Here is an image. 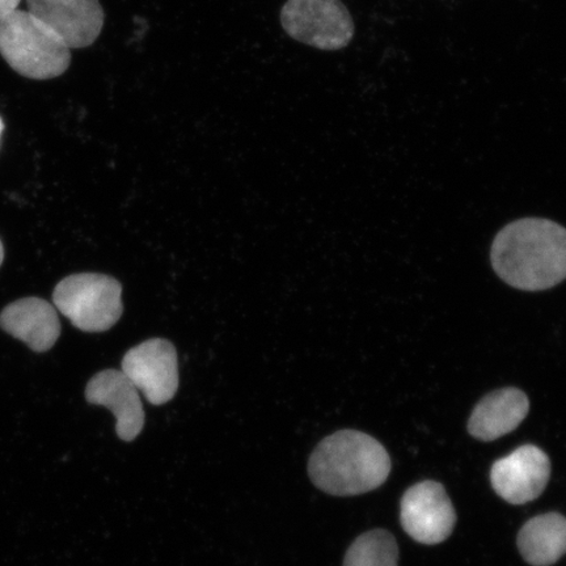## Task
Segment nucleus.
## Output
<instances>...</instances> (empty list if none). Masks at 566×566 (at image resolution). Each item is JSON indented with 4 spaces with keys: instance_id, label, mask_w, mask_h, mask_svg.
<instances>
[{
    "instance_id": "5",
    "label": "nucleus",
    "mask_w": 566,
    "mask_h": 566,
    "mask_svg": "<svg viewBox=\"0 0 566 566\" xmlns=\"http://www.w3.org/2000/svg\"><path fill=\"white\" fill-rule=\"evenodd\" d=\"M281 24L290 38L318 51H342L356 27L342 0H287Z\"/></svg>"
},
{
    "instance_id": "6",
    "label": "nucleus",
    "mask_w": 566,
    "mask_h": 566,
    "mask_svg": "<svg viewBox=\"0 0 566 566\" xmlns=\"http://www.w3.org/2000/svg\"><path fill=\"white\" fill-rule=\"evenodd\" d=\"M400 521L413 541L436 546L449 539L455 527L457 513L444 486L427 480L410 486L402 495Z\"/></svg>"
},
{
    "instance_id": "7",
    "label": "nucleus",
    "mask_w": 566,
    "mask_h": 566,
    "mask_svg": "<svg viewBox=\"0 0 566 566\" xmlns=\"http://www.w3.org/2000/svg\"><path fill=\"white\" fill-rule=\"evenodd\" d=\"M154 406L171 401L179 388V359L172 343L151 338L125 354L123 370Z\"/></svg>"
},
{
    "instance_id": "17",
    "label": "nucleus",
    "mask_w": 566,
    "mask_h": 566,
    "mask_svg": "<svg viewBox=\"0 0 566 566\" xmlns=\"http://www.w3.org/2000/svg\"><path fill=\"white\" fill-rule=\"evenodd\" d=\"M3 127H4V126H3L2 118H0V134H2V132H3Z\"/></svg>"
},
{
    "instance_id": "9",
    "label": "nucleus",
    "mask_w": 566,
    "mask_h": 566,
    "mask_svg": "<svg viewBox=\"0 0 566 566\" xmlns=\"http://www.w3.org/2000/svg\"><path fill=\"white\" fill-rule=\"evenodd\" d=\"M28 12L65 42L70 49L95 44L104 28L98 0H27Z\"/></svg>"
},
{
    "instance_id": "4",
    "label": "nucleus",
    "mask_w": 566,
    "mask_h": 566,
    "mask_svg": "<svg viewBox=\"0 0 566 566\" xmlns=\"http://www.w3.org/2000/svg\"><path fill=\"white\" fill-rule=\"evenodd\" d=\"M53 302L74 327L98 334L116 325L124 313L123 286L109 275H70L55 286Z\"/></svg>"
},
{
    "instance_id": "12",
    "label": "nucleus",
    "mask_w": 566,
    "mask_h": 566,
    "mask_svg": "<svg viewBox=\"0 0 566 566\" xmlns=\"http://www.w3.org/2000/svg\"><path fill=\"white\" fill-rule=\"evenodd\" d=\"M530 400L518 388H501L484 396L470 417L469 433L479 441L491 442L512 433L525 421Z\"/></svg>"
},
{
    "instance_id": "15",
    "label": "nucleus",
    "mask_w": 566,
    "mask_h": 566,
    "mask_svg": "<svg viewBox=\"0 0 566 566\" xmlns=\"http://www.w3.org/2000/svg\"><path fill=\"white\" fill-rule=\"evenodd\" d=\"M21 0H0V21L15 12Z\"/></svg>"
},
{
    "instance_id": "13",
    "label": "nucleus",
    "mask_w": 566,
    "mask_h": 566,
    "mask_svg": "<svg viewBox=\"0 0 566 566\" xmlns=\"http://www.w3.org/2000/svg\"><path fill=\"white\" fill-rule=\"evenodd\" d=\"M523 560L533 566H551L566 554V518L558 513L535 516L516 537Z\"/></svg>"
},
{
    "instance_id": "1",
    "label": "nucleus",
    "mask_w": 566,
    "mask_h": 566,
    "mask_svg": "<svg viewBox=\"0 0 566 566\" xmlns=\"http://www.w3.org/2000/svg\"><path fill=\"white\" fill-rule=\"evenodd\" d=\"M492 266L509 286L543 292L566 280V229L542 218L509 223L492 244Z\"/></svg>"
},
{
    "instance_id": "3",
    "label": "nucleus",
    "mask_w": 566,
    "mask_h": 566,
    "mask_svg": "<svg viewBox=\"0 0 566 566\" xmlns=\"http://www.w3.org/2000/svg\"><path fill=\"white\" fill-rule=\"evenodd\" d=\"M0 55L21 76L54 80L66 73L71 49L31 12L17 10L0 21Z\"/></svg>"
},
{
    "instance_id": "14",
    "label": "nucleus",
    "mask_w": 566,
    "mask_h": 566,
    "mask_svg": "<svg viewBox=\"0 0 566 566\" xmlns=\"http://www.w3.org/2000/svg\"><path fill=\"white\" fill-rule=\"evenodd\" d=\"M344 566H399L398 542L386 530L369 531L354 541Z\"/></svg>"
},
{
    "instance_id": "11",
    "label": "nucleus",
    "mask_w": 566,
    "mask_h": 566,
    "mask_svg": "<svg viewBox=\"0 0 566 566\" xmlns=\"http://www.w3.org/2000/svg\"><path fill=\"white\" fill-rule=\"evenodd\" d=\"M0 327L38 353L51 350L61 336L56 310L53 304L40 298H24L9 304L0 314Z\"/></svg>"
},
{
    "instance_id": "10",
    "label": "nucleus",
    "mask_w": 566,
    "mask_h": 566,
    "mask_svg": "<svg viewBox=\"0 0 566 566\" xmlns=\"http://www.w3.org/2000/svg\"><path fill=\"white\" fill-rule=\"evenodd\" d=\"M86 399L90 405L103 406L115 415L117 436L132 442L145 427V410L138 389L119 370H105L88 381Z\"/></svg>"
},
{
    "instance_id": "2",
    "label": "nucleus",
    "mask_w": 566,
    "mask_h": 566,
    "mask_svg": "<svg viewBox=\"0 0 566 566\" xmlns=\"http://www.w3.org/2000/svg\"><path fill=\"white\" fill-rule=\"evenodd\" d=\"M391 472L385 446L357 430H339L321 443L308 462V475L318 490L352 497L377 490Z\"/></svg>"
},
{
    "instance_id": "16",
    "label": "nucleus",
    "mask_w": 566,
    "mask_h": 566,
    "mask_svg": "<svg viewBox=\"0 0 566 566\" xmlns=\"http://www.w3.org/2000/svg\"><path fill=\"white\" fill-rule=\"evenodd\" d=\"M4 259V248L2 242H0V265H2Z\"/></svg>"
},
{
    "instance_id": "8",
    "label": "nucleus",
    "mask_w": 566,
    "mask_h": 566,
    "mask_svg": "<svg viewBox=\"0 0 566 566\" xmlns=\"http://www.w3.org/2000/svg\"><path fill=\"white\" fill-rule=\"evenodd\" d=\"M551 478L549 458L534 444L521 446L492 467L495 493L512 505H525L539 499Z\"/></svg>"
}]
</instances>
